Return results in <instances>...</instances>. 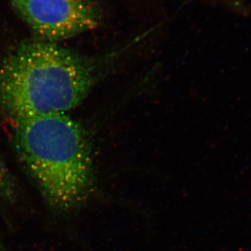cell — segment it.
Returning a JSON list of instances; mask_svg holds the SVG:
<instances>
[{
  "label": "cell",
  "mask_w": 251,
  "mask_h": 251,
  "mask_svg": "<svg viewBox=\"0 0 251 251\" xmlns=\"http://www.w3.org/2000/svg\"><path fill=\"white\" fill-rule=\"evenodd\" d=\"M17 196V186L14 178L0 159V201L11 202Z\"/></svg>",
  "instance_id": "4"
},
{
  "label": "cell",
  "mask_w": 251,
  "mask_h": 251,
  "mask_svg": "<svg viewBox=\"0 0 251 251\" xmlns=\"http://www.w3.org/2000/svg\"><path fill=\"white\" fill-rule=\"evenodd\" d=\"M127 49L91 57L55 42L23 41L0 61V108L14 121L65 114L83 101Z\"/></svg>",
  "instance_id": "1"
},
{
  "label": "cell",
  "mask_w": 251,
  "mask_h": 251,
  "mask_svg": "<svg viewBox=\"0 0 251 251\" xmlns=\"http://www.w3.org/2000/svg\"><path fill=\"white\" fill-rule=\"evenodd\" d=\"M18 158L46 204L70 212L94 191L93 158L88 133L67 114L15 120Z\"/></svg>",
  "instance_id": "2"
},
{
  "label": "cell",
  "mask_w": 251,
  "mask_h": 251,
  "mask_svg": "<svg viewBox=\"0 0 251 251\" xmlns=\"http://www.w3.org/2000/svg\"><path fill=\"white\" fill-rule=\"evenodd\" d=\"M39 39L67 40L99 25L101 10L92 0H10Z\"/></svg>",
  "instance_id": "3"
}]
</instances>
